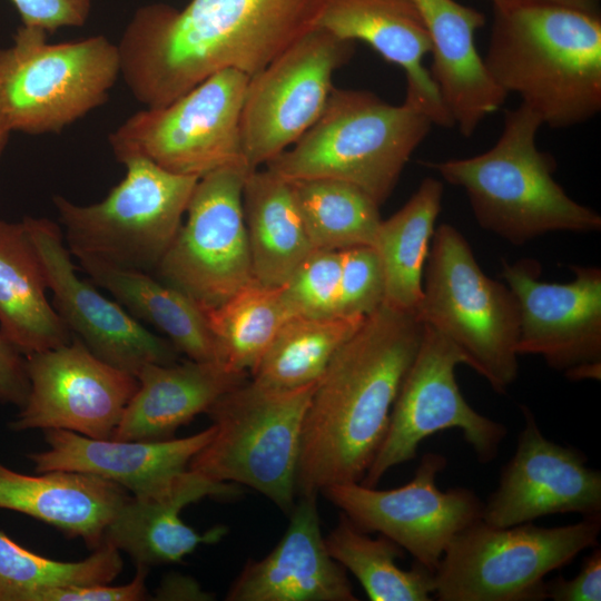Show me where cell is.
Listing matches in <instances>:
<instances>
[{
	"instance_id": "cell-1",
	"label": "cell",
	"mask_w": 601,
	"mask_h": 601,
	"mask_svg": "<svg viewBox=\"0 0 601 601\" xmlns=\"http://www.w3.org/2000/svg\"><path fill=\"white\" fill-rule=\"evenodd\" d=\"M327 1L146 4L117 43L120 77L146 108L166 106L225 69L250 78L317 28Z\"/></svg>"
},
{
	"instance_id": "cell-2",
	"label": "cell",
	"mask_w": 601,
	"mask_h": 601,
	"mask_svg": "<svg viewBox=\"0 0 601 601\" xmlns=\"http://www.w3.org/2000/svg\"><path fill=\"white\" fill-rule=\"evenodd\" d=\"M423 329L416 314L383 303L335 353L304 417L298 495L363 480L386 434Z\"/></svg>"
},
{
	"instance_id": "cell-3",
	"label": "cell",
	"mask_w": 601,
	"mask_h": 601,
	"mask_svg": "<svg viewBox=\"0 0 601 601\" xmlns=\"http://www.w3.org/2000/svg\"><path fill=\"white\" fill-rule=\"evenodd\" d=\"M485 67L508 96L553 129L601 110V17L539 0L492 2Z\"/></svg>"
},
{
	"instance_id": "cell-4",
	"label": "cell",
	"mask_w": 601,
	"mask_h": 601,
	"mask_svg": "<svg viewBox=\"0 0 601 601\" xmlns=\"http://www.w3.org/2000/svg\"><path fill=\"white\" fill-rule=\"evenodd\" d=\"M542 126L540 117L520 104L504 112L502 132L489 150L425 166L465 190L481 227L514 245L550 231L599 230L600 215L554 180L556 162L536 145Z\"/></svg>"
},
{
	"instance_id": "cell-5",
	"label": "cell",
	"mask_w": 601,
	"mask_h": 601,
	"mask_svg": "<svg viewBox=\"0 0 601 601\" xmlns=\"http://www.w3.org/2000/svg\"><path fill=\"white\" fill-rule=\"evenodd\" d=\"M432 126L405 101L392 105L371 91L333 88L317 121L265 166L288 181L349 183L381 206Z\"/></svg>"
},
{
	"instance_id": "cell-6",
	"label": "cell",
	"mask_w": 601,
	"mask_h": 601,
	"mask_svg": "<svg viewBox=\"0 0 601 601\" xmlns=\"http://www.w3.org/2000/svg\"><path fill=\"white\" fill-rule=\"evenodd\" d=\"M317 382L275 390L248 378L225 393L206 412L215 432L188 469L248 486L289 513L296 502L304 417Z\"/></svg>"
},
{
	"instance_id": "cell-7",
	"label": "cell",
	"mask_w": 601,
	"mask_h": 601,
	"mask_svg": "<svg viewBox=\"0 0 601 601\" xmlns=\"http://www.w3.org/2000/svg\"><path fill=\"white\" fill-rule=\"evenodd\" d=\"M426 265L417 317L454 343L496 393L506 392L519 374L514 294L483 273L466 239L449 224L435 229Z\"/></svg>"
},
{
	"instance_id": "cell-8",
	"label": "cell",
	"mask_w": 601,
	"mask_h": 601,
	"mask_svg": "<svg viewBox=\"0 0 601 601\" xmlns=\"http://www.w3.org/2000/svg\"><path fill=\"white\" fill-rule=\"evenodd\" d=\"M21 26L0 49V109L11 129L59 134L105 105L120 77L117 43L102 35L51 43Z\"/></svg>"
},
{
	"instance_id": "cell-9",
	"label": "cell",
	"mask_w": 601,
	"mask_h": 601,
	"mask_svg": "<svg viewBox=\"0 0 601 601\" xmlns=\"http://www.w3.org/2000/svg\"><path fill=\"white\" fill-rule=\"evenodd\" d=\"M601 515L542 528H495L482 519L461 530L434 571L440 601H539L544 578L598 543Z\"/></svg>"
},
{
	"instance_id": "cell-10",
	"label": "cell",
	"mask_w": 601,
	"mask_h": 601,
	"mask_svg": "<svg viewBox=\"0 0 601 601\" xmlns=\"http://www.w3.org/2000/svg\"><path fill=\"white\" fill-rule=\"evenodd\" d=\"M121 164L124 179L102 200L78 205L57 194L52 204L73 256L155 272L183 224L199 178L170 173L142 157Z\"/></svg>"
},
{
	"instance_id": "cell-11",
	"label": "cell",
	"mask_w": 601,
	"mask_h": 601,
	"mask_svg": "<svg viewBox=\"0 0 601 601\" xmlns=\"http://www.w3.org/2000/svg\"><path fill=\"white\" fill-rule=\"evenodd\" d=\"M248 80L225 69L166 106L132 114L108 136L115 158L142 157L197 178L245 162L240 114Z\"/></svg>"
},
{
	"instance_id": "cell-12",
	"label": "cell",
	"mask_w": 601,
	"mask_h": 601,
	"mask_svg": "<svg viewBox=\"0 0 601 601\" xmlns=\"http://www.w3.org/2000/svg\"><path fill=\"white\" fill-rule=\"evenodd\" d=\"M246 162L200 177L171 245L154 273L190 297L203 311L214 308L254 282L243 213Z\"/></svg>"
},
{
	"instance_id": "cell-13",
	"label": "cell",
	"mask_w": 601,
	"mask_h": 601,
	"mask_svg": "<svg viewBox=\"0 0 601 601\" xmlns=\"http://www.w3.org/2000/svg\"><path fill=\"white\" fill-rule=\"evenodd\" d=\"M460 364L466 365L461 349L424 324L420 347L392 407L386 434L362 484L375 487L390 469L413 460L422 441L445 430L461 431L480 463L487 464L497 456L508 428L477 413L465 401L455 378Z\"/></svg>"
},
{
	"instance_id": "cell-14",
	"label": "cell",
	"mask_w": 601,
	"mask_h": 601,
	"mask_svg": "<svg viewBox=\"0 0 601 601\" xmlns=\"http://www.w3.org/2000/svg\"><path fill=\"white\" fill-rule=\"evenodd\" d=\"M354 46L315 28L249 78L240 137L250 170L292 147L317 121L334 88L333 75L352 58Z\"/></svg>"
},
{
	"instance_id": "cell-15",
	"label": "cell",
	"mask_w": 601,
	"mask_h": 601,
	"mask_svg": "<svg viewBox=\"0 0 601 601\" xmlns=\"http://www.w3.org/2000/svg\"><path fill=\"white\" fill-rule=\"evenodd\" d=\"M446 464L444 455L430 452L402 486L377 490L349 482L321 493L358 529L387 536L434 573L453 538L482 519L484 506L471 489L442 491L437 486V475Z\"/></svg>"
},
{
	"instance_id": "cell-16",
	"label": "cell",
	"mask_w": 601,
	"mask_h": 601,
	"mask_svg": "<svg viewBox=\"0 0 601 601\" xmlns=\"http://www.w3.org/2000/svg\"><path fill=\"white\" fill-rule=\"evenodd\" d=\"M574 279H539L532 259L503 263L502 277L520 309L519 355H538L571 380L600 378L601 270L572 266Z\"/></svg>"
},
{
	"instance_id": "cell-17",
	"label": "cell",
	"mask_w": 601,
	"mask_h": 601,
	"mask_svg": "<svg viewBox=\"0 0 601 601\" xmlns=\"http://www.w3.org/2000/svg\"><path fill=\"white\" fill-rule=\"evenodd\" d=\"M26 358L30 393L9 424L12 431L56 428L111 439L138 388L135 375L105 363L75 335Z\"/></svg>"
},
{
	"instance_id": "cell-18",
	"label": "cell",
	"mask_w": 601,
	"mask_h": 601,
	"mask_svg": "<svg viewBox=\"0 0 601 601\" xmlns=\"http://www.w3.org/2000/svg\"><path fill=\"white\" fill-rule=\"evenodd\" d=\"M22 223L41 259L53 308L95 356L136 377L148 364L176 363L179 352L169 339L148 331L119 303L79 278L56 223L36 217Z\"/></svg>"
},
{
	"instance_id": "cell-19",
	"label": "cell",
	"mask_w": 601,
	"mask_h": 601,
	"mask_svg": "<svg viewBox=\"0 0 601 601\" xmlns=\"http://www.w3.org/2000/svg\"><path fill=\"white\" fill-rule=\"evenodd\" d=\"M522 413L515 452L484 503L482 520L509 528L558 513L601 515V472L587 466L580 450L548 440L526 406Z\"/></svg>"
},
{
	"instance_id": "cell-20",
	"label": "cell",
	"mask_w": 601,
	"mask_h": 601,
	"mask_svg": "<svg viewBox=\"0 0 601 601\" xmlns=\"http://www.w3.org/2000/svg\"><path fill=\"white\" fill-rule=\"evenodd\" d=\"M318 494L299 495L287 530L263 559L250 560L231 583L228 601H355L346 570L329 554Z\"/></svg>"
},
{
	"instance_id": "cell-21",
	"label": "cell",
	"mask_w": 601,
	"mask_h": 601,
	"mask_svg": "<svg viewBox=\"0 0 601 601\" xmlns=\"http://www.w3.org/2000/svg\"><path fill=\"white\" fill-rule=\"evenodd\" d=\"M239 493L237 484L187 469L152 493L130 494L108 524L104 542L127 553L136 565L179 562L200 544L217 543L227 534L224 525L197 532L181 520L180 511L205 497L234 499Z\"/></svg>"
},
{
	"instance_id": "cell-22",
	"label": "cell",
	"mask_w": 601,
	"mask_h": 601,
	"mask_svg": "<svg viewBox=\"0 0 601 601\" xmlns=\"http://www.w3.org/2000/svg\"><path fill=\"white\" fill-rule=\"evenodd\" d=\"M317 28L342 40L363 41L402 68L406 79L404 101L433 125L454 127L423 62L431 52V40L414 0H328Z\"/></svg>"
},
{
	"instance_id": "cell-23",
	"label": "cell",
	"mask_w": 601,
	"mask_h": 601,
	"mask_svg": "<svg viewBox=\"0 0 601 601\" xmlns=\"http://www.w3.org/2000/svg\"><path fill=\"white\" fill-rule=\"evenodd\" d=\"M204 431L162 441L92 439L67 430H45L49 449L27 454L38 473L62 470L87 473L114 482L134 496L152 493L188 469L191 459L210 441Z\"/></svg>"
},
{
	"instance_id": "cell-24",
	"label": "cell",
	"mask_w": 601,
	"mask_h": 601,
	"mask_svg": "<svg viewBox=\"0 0 601 601\" xmlns=\"http://www.w3.org/2000/svg\"><path fill=\"white\" fill-rule=\"evenodd\" d=\"M431 40L430 75L454 127L465 138L508 95L491 78L475 45L485 16L455 0H414Z\"/></svg>"
},
{
	"instance_id": "cell-25",
	"label": "cell",
	"mask_w": 601,
	"mask_h": 601,
	"mask_svg": "<svg viewBox=\"0 0 601 601\" xmlns=\"http://www.w3.org/2000/svg\"><path fill=\"white\" fill-rule=\"evenodd\" d=\"M111 439L162 441L193 421L225 393L249 378L220 362L189 359L183 364H148Z\"/></svg>"
},
{
	"instance_id": "cell-26",
	"label": "cell",
	"mask_w": 601,
	"mask_h": 601,
	"mask_svg": "<svg viewBox=\"0 0 601 601\" xmlns=\"http://www.w3.org/2000/svg\"><path fill=\"white\" fill-rule=\"evenodd\" d=\"M130 493L96 475L55 470L28 475L0 462V509L17 511L80 538L95 550Z\"/></svg>"
},
{
	"instance_id": "cell-27",
	"label": "cell",
	"mask_w": 601,
	"mask_h": 601,
	"mask_svg": "<svg viewBox=\"0 0 601 601\" xmlns=\"http://www.w3.org/2000/svg\"><path fill=\"white\" fill-rule=\"evenodd\" d=\"M41 259L22 221L0 218V332L24 355L71 342L46 296Z\"/></svg>"
},
{
	"instance_id": "cell-28",
	"label": "cell",
	"mask_w": 601,
	"mask_h": 601,
	"mask_svg": "<svg viewBox=\"0 0 601 601\" xmlns=\"http://www.w3.org/2000/svg\"><path fill=\"white\" fill-rule=\"evenodd\" d=\"M243 213L255 280L283 286L316 250L289 181L267 168L250 170L243 187Z\"/></svg>"
},
{
	"instance_id": "cell-29",
	"label": "cell",
	"mask_w": 601,
	"mask_h": 601,
	"mask_svg": "<svg viewBox=\"0 0 601 601\" xmlns=\"http://www.w3.org/2000/svg\"><path fill=\"white\" fill-rule=\"evenodd\" d=\"M76 257L93 283L110 292L135 318L160 329L179 353L193 361L220 362L205 312L186 294L149 273L115 267L87 255Z\"/></svg>"
},
{
	"instance_id": "cell-30",
	"label": "cell",
	"mask_w": 601,
	"mask_h": 601,
	"mask_svg": "<svg viewBox=\"0 0 601 601\" xmlns=\"http://www.w3.org/2000/svg\"><path fill=\"white\" fill-rule=\"evenodd\" d=\"M442 181L426 177L406 204L381 221L375 243L387 305L416 314L423 298V268L443 197Z\"/></svg>"
},
{
	"instance_id": "cell-31",
	"label": "cell",
	"mask_w": 601,
	"mask_h": 601,
	"mask_svg": "<svg viewBox=\"0 0 601 601\" xmlns=\"http://www.w3.org/2000/svg\"><path fill=\"white\" fill-rule=\"evenodd\" d=\"M364 319L290 316L278 329L249 378L275 390H293L317 382L332 357Z\"/></svg>"
},
{
	"instance_id": "cell-32",
	"label": "cell",
	"mask_w": 601,
	"mask_h": 601,
	"mask_svg": "<svg viewBox=\"0 0 601 601\" xmlns=\"http://www.w3.org/2000/svg\"><path fill=\"white\" fill-rule=\"evenodd\" d=\"M306 233L316 250L372 246L382 221L380 205L346 181L328 178L289 181Z\"/></svg>"
},
{
	"instance_id": "cell-33",
	"label": "cell",
	"mask_w": 601,
	"mask_h": 601,
	"mask_svg": "<svg viewBox=\"0 0 601 601\" xmlns=\"http://www.w3.org/2000/svg\"><path fill=\"white\" fill-rule=\"evenodd\" d=\"M329 554L361 583L372 601H430L434 573L414 562L404 570L396 559L404 550L387 536L373 539L344 514L325 536Z\"/></svg>"
},
{
	"instance_id": "cell-34",
	"label": "cell",
	"mask_w": 601,
	"mask_h": 601,
	"mask_svg": "<svg viewBox=\"0 0 601 601\" xmlns=\"http://www.w3.org/2000/svg\"><path fill=\"white\" fill-rule=\"evenodd\" d=\"M219 361L250 374L292 315L280 287L254 280L220 305L204 311Z\"/></svg>"
},
{
	"instance_id": "cell-35",
	"label": "cell",
	"mask_w": 601,
	"mask_h": 601,
	"mask_svg": "<svg viewBox=\"0 0 601 601\" xmlns=\"http://www.w3.org/2000/svg\"><path fill=\"white\" fill-rule=\"evenodd\" d=\"M120 551L104 542L86 559L63 562L45 558L0 531V601H31L55 587L111 583L122 571Z\"/></svg>"
},
{
	"instance_id": "cell-36",
	"label": "cell",
	"mask_w": 601,
	"mask_h": 601,
	"mask_svg": "<svg viewBox=\"0 0 601 601\" xmlns=\"http://www.w3.org/2000/svg\"><path fill=\"white\" fill-rule=\"evenodd\" d=\"M341 270V252L314 250L280 286L290 315L338 316Z\"/></svg>"
},
{
	"instance_id": "cell-37",
	"label": "cell",
	"mask_w": 601,
	"mask_h": 601,
	"mask_svg": "<svg viewBox=\"0 0 601 601\" xmlns=\"http://www.w3.org/2000/svg\"><path fill=\"white\" fill-rule=\"evenodd\" d=\"M342 270L337 315L366 317L385 300V280L378 255L372 246L341 250Z\"/></svg>"
},
{
	"instance_id": "cell-38",
	"label": "cell",
	"mask_w": 601,
	"mask_h": 601,
	"mask_svg": "<svg viewBox=\"0 0 601 601\" xmlns=\"http://www.w3.org/2000/svg\"><path fill=\"white\" fill-rule=\"evenodd\" d=\"M22 26L53 33L65 27H81L91 9V0H10Z\"/></svg>"
},
{
	"instance_id": "cell-39",
	"label": "cell",
	"mask_w": 601,
	"mask_h": 601,
	"mask_svg": "<svg viewBox=\"0 0 601 601\" xmlns=\"http://www.w3.org/2000/svg\"><path fill=\"white\" fill-rule=\"evenodd\" d=\"M148 566L137 565L134 579L122 585L96 583L48 588L36 592L31 601H140L149 599L146 579Z\"/></svg>"
},
{
	"instance_id": "cell-40",
	"label": "cell",
	"mask_w": 601,
	"mask_h": 601,
	"mask_svg": "<svg viewBox=\"0 0 601 601\" xmlns=\"http://www.w3.org/2000/svg\"><path fill=\"white\" fill-rule=\"evenodd\" d=\"M545 599L554 601L601 600V550L594 549L584 558L580 572L568 580L562 575L545 581Z\"/></svg>"
},
{
	"instance_id": "cell-41",
	"label": "cell",
	"mask_w": 601,
	"mask_h": 601,
	"mask_svg": "<svg viewBox=\"0 0 601 601\" xmlns=\"http://www.w3.org/2000/svg\"><path fill=\"white\" fill-rule=\"evenodd\" d=\"M29 393L26 355L0 332V402L21 408Z\"/></svg>"
},
{
	"instance_id": "cell-42",
	"label": "cell",
	"mask_w": 601,
	"mask_h": 601,
	"mask_svg": "<svg viewBox=\"0 0 601 601\" xmlns=\"http://www.w3.org/2000/svg\"><path fill=\"white\" fill-rule=\"evenodd\" d=\"M154 600H213V594L204 591L198 582L186 575L171 573L166 575L155 591Z\"/></svg>"
},
{
	"instance_id": "cell-43",
	"label": "cell",
	"mask_w": 601,
	"mask_h": 601,
	"mask_svg": "<svg viewBox=\"0 0 601 601\" xmlns=\"http://www.w3.org/2000/svg\"><path fill=\"white\" fill-rule=\"evenodd\" d=\"M492 2L497 0H491ZM552 3H558L579 10H583L590 13L600 14V0H539Z\"/></svg>"
},
{
	"instance_id": "cell-44",
	"label": "cell",
	"mask_w": 601,
	"mask_h": 601,
	"mask_svg": "<svg viewBox=\"0 0 601 601\" xmlns=\"http://www.w3.org/2000/svg\"><path fill=\"white\" fill-rule=\"evenodd\" d=\"M11 132L12 131L0 109V158L6 149Z\"/></svg>"
}]
</instances>
